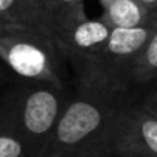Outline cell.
I'll list each match as a JSON object with an SVG mask.
<instances>
[{
    "label": "cell",
    "mask_w": 157,
    "mask_h": 157,
    "mask_svg": "<svg viewBox=\"0 0 157 157\" xmlns=\"http://www.w3.org/2000/svg\"><path fill=\"white\" fill-rule=\"evenodd\" d=\"M126 97L128 94L75 85L39 157L106 154L103 151L106 131L117 106Z\"/></svg>",
    "instance_id": "6da1fadb"
},
{
    "label": "cell",
    "mask_w": 157,
    "mask_h": 157,
    "mask_svg": "<svg viewBox=\"0 0 157 157\" xmlns=\"http://www.w3.org/2000/svg\"><path fill=\"white\" fill-rule=\"evenodd\" d=\"M86 157H109L106 154H93V155H86Z\"/></svg>",
    "instance_id": "2e32d148"
},
{
    "label": "cell",
    "mask_w": 157,
    "mask_h": 157,
    "mask_svg": "<svg viewBox=\"0 0 157 157\" xmlns=\"http://www.w3.org/2000/svg\"><path fill=\"white\" fill-rule=\"evenodd\" d=\"M157 16V10L146 8L139 0H113L106 6L100 19L111 28H137L149 23Z\"/></svg>",
    "instance_id": "ba28073f"
},
{
    "label": "cell",
    "mask_w": 157,
    "mask_h": 157,
    "mask_svg": "<svg viewBox=\"0 0 157 157\" xmlns=\"http://www.w3.org/2000/svg\"><path fill=\"white\" fill-rule=\"evenodd\" d=\"M0 19L11 26L40 29L37 0H0Z\"/></svg>",
    "instance_id": "30bf717a"
},
{
    "label": "cell",
    "mask_w": 157,
    "mask_h": 157,
    "mask_svg": "<svg viewBox=\"0 0 157 157\" xmlns=\"http://www.w3.org/2000/svg\"><path fill=\"white\" fill-rule=\"evenodd\" d=\"M0 78H2V71H0Z\"/></svg>",
    "instance_id": "e0dca14e"
},
{
    "label": "cell",
    "mask_w": 157,
    "mask_h": 157,
    "mask_svg": "<svg viewBox=\"0 0 157 157\" xmlns=\"http://www.w3.org/2000/svg\"><path fill=\"white\" fill-rule=\"evenodd\" d=\"M103 151L109 157H157V119L128 96L113 116Z\"/></svg>",
    "instance_id": "5b68a950"
},
{
    "label": "cell",
    "mask_w": 157,
    "mask_h": 157,
    "mask_svg": "<svg viewBox=\"0 0 157 157\" xmlns=\"http://www.w3.org/2000/svg\"><path fill=\"white\" fill-rule=\"evenodd\" d=\"M99 2H100V5H102V8H103V6H106L109 2H113V0H99Z\"/></svg>",
    "instance_id": "9a60e30c"
},
{
    "label": "cell",
    "mask_w": 157,
    "mask_h": 157,
    "mask_svg": "<svg viewBox=\"0 0 157 157\" xmlns=\"http://www.w3.org/2000/svg\"><path fill=\"white\" fill-rule=\"evenodd\" d=\"M157 16L137 28H113L102 49L80 71L74 72L75 85L103 90L116 94H128L129 71L146 43Z\"/></svg>",
    "instance_id": "3957f363"
},
{
    "label": "cell",
    "mask_w": 157,
    "mask_h": 157,
    "mask_svg": "<svg viewBox=\"0 0 157 157\" xmlns=\"http://www.w3.org/2000/svg\"><path fill=\"white\" fill-rule=\"evenodd\" d=\"M139 2L143 3L146 8H149V10H152V11L157 10V0H139Z\"/></svg>",
    "instance_id": "4fadbf2b"
},
{
    "label": "cell",
    "mask_w": 157,
    "mask_h": 157,
    "mask_svg": "<svg viewBox=\"0 0 157 157\" xmlns=\"http://www.w3.org/2000/svg\"><path fill=\"white\" fill-rule=\"evenodd\" d=\"M137 105L157 119V90H151L149 93H146L140 100H137Z\"/></svg>",
    "instance_id": "7c38bea8"
},
{
    "label": "cell",
    "mask_w": 157,
    "mask_h": 157,
    "mask_svg": "<svg viewBox=\"0 0 157 157\" xmlns=\"http://www.w3.org/2000/svg\"><path fill=\"white\" fill-rule=\"evenodd\" d=\"M0 60L26 80L66 86L65 59L52 39L37 28L5 29L0 34Z\"/></svg>",
    "instance_id": "277c9868"
},
{
    "label": "cell",
    "mask_w": 157,
    "mask_h": 157,
    "mask_svg": "<svg viewBox=\"0 0 157 157\" xmlns=\"http://www.w3.org/2000/svg\"><path fill=\"white\" fill-rule=\"evenodd\" d=\"M40 29L49 37L86 17L85 0H37Z\"/></svg>",
    "instance_id": "52a82bcc"
},
{
    "label": "cell",
    "mask_w": 157,
    "mask_h": 157,
    "mask_svg": "<svg viewBox=\"0 0 157 157\" xmlns=\"http://www.w3.org/2000/svg\"><path fill=\"white\" fill-rule=\"evenodd\" d=\"M69 96L66 86L28 80L3 99L0 126L13 131L25 143L29 157H39Z\"/></svg>",
    "instance_id": "7a4b0ae2"
},
{
    "label": "cell",
    "mask_w": 157,
    "mask_h": 157,
    "mask_svg": "<svg viewBox=\"0 0 157 157\" xmlns=\"http://www.w3.org/2000/svg\"><path fill=\"white\" fill-rule=\"evenodd\" d=\"M111 29L113 28L100 17H85L52 34L51 39L65 62H68L74 72H77L102 49L111 34Z\"/></svg>",
    "instance_id": "8992f818"
},
{
    "label": "cell",
    "mask_w": 157,
    "mask_h": 157,
    "mask_svg": "<svg viewBox=\"0 0 157 157\" xmlns=\"http://www.w3.org/2000/svg\"><path fill=\"white\" fill-rule=\"evenodd\" d=\"M154 80H157V20L129 71L131 86L145 85Z\"/></svg>",
    "instance_id": "9c48e42d"
},
{
    "label": "cell",
    "mask_w": 157,
    "mask_h": 157,
    "mask_svg": "<svg viewBox=\"0 0 157 157\" xmlns=\"http://www.w3.org/2000/svg\"><path fill=\"white\" fill-rule=\"evenodd\" d=\"M0 157H29L25 143L3 126H0Z\"/></svg>",
    "instance_id": "8fae6325"
},
{
    "label": "cell",
    "mask_w": 157,
    "mask_h": 157,
    "mask_svg": "<svg viewBox=\"0 0 157 157\" xmlns=\"http://www.w3.org/2000/svg\"><path fill=\"white\" fill-rule=\"evenodd\" d=\"M8 28H13V26H11L10 23H6L3 19H0V34H2L5 29H8Z\"/></svg>",
    "instance_id": "5bb4252c"
}]
</instances>
